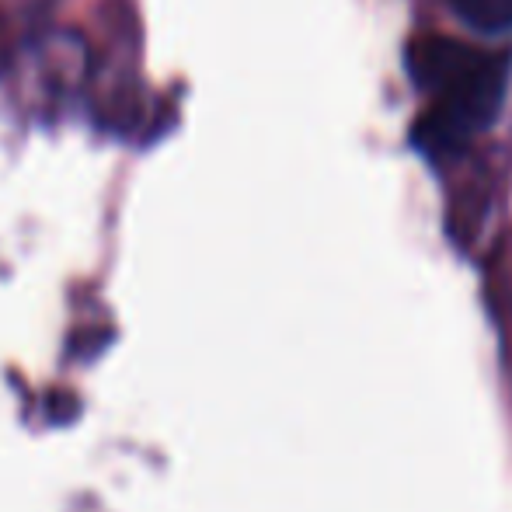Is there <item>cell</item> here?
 Returning <instances> with one entry per match:
<instances>
[{"instance_id":"cell-1","label":"cell","mask_w":512,"mask_h":512,"mask_svg":"<svg viewBox=\"0 0 512 512\" xmlns=\"http://www.w3.org/2000/svg\"><path fill=\"white\" fill-rule=\"evenodd\" d=\"M415 67L418 81L432 88L429 108L415 122V143L432 157H450L499 115L512 56L436 42L418 49Z\"/></svg>"},{"instance_id":"cell-2","label":"cell","mask_w":512,"mask_h":512,"mask_svg":"<svg viewBox=\"0 0 512 512\" xmlns=\"http://www.w3.org/2000/svg\"><path fill=\"white\" fill-rule=\"evenodd\" d=\"M91 81V46L74 28H46L21 42L11 67V84L35 112L74 102Z\"/></svg>"},{"instance_id":"cell-3","label":"cell","mask_w":512,"mask_h":512,"mask_svg":"<svg viewBox=\"0 0 512 512\" xmlns=\"http://www.w3.org/2000/svg\"><path fill=\"white\" fill-rule=\"evenodd\" d=\"M450 11L474 32H512V0H450Z\"/></svg>"}]
</instances>
